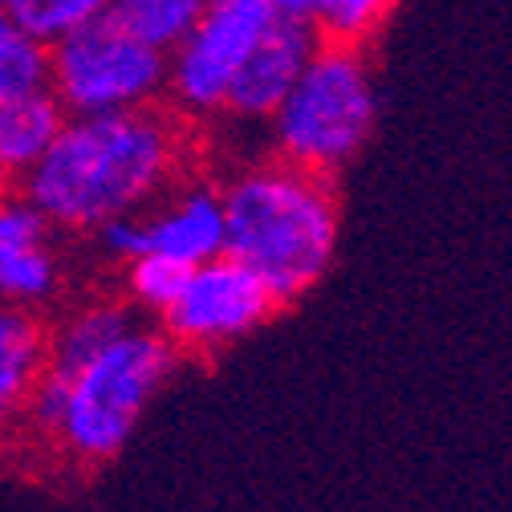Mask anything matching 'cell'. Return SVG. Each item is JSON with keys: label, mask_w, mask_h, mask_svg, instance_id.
Masks as SVG:
<instances>
[{"label": "cell", "mask_w": 512, "mask_h": 512, "mask_svg": "<svg viewBox=\"0 0 512 512\" xmlns=\"http://www.w3.org/2000/svg\"><path fill=\"white\" fill-rule=\"evenodd\" d=\"M179 126L155 106L70 114L49 151L21 175V196L53 228L94 232L102 220L139 212L179 167Z\"/></svg>", "instance_id": "1"}, {"label": "cell", "mask_w": 512, "mask_h": 512, "mask_svg": "<svg viewBox=\"0 0 512 512\" xmlns=\"http://www.w3.org/2000/svg\"><path fill=\"white\" fill-rule=\"evenodd\" d=\"M224 252L244 261L277 301L317 285L334 261L338 204L322 171L289 159L252 167L224 191Z\"/></svg>", "instance_id": "2"}, {"label": "cell", "mask_w": 512, "mask_h": 512, "mask_svg": "<svg viewBox=\"0 0 512 512\" xmlns=\"http://www.w3.org/2000/svg\"><path fill=\"white\" fill-rule=\"evenodd\" d=\"M281 159L309 171L346 167L378 122V90L362 45L317 41L305 70L269 114Z\"/></svg>", "instance_id": "3"}, {"label": "cell", "mask_w": 512, "mask_h": 512, "mask_svg": "<svg viewBox=\"0 0 512 512\" xmlns=\"http://www.w3.org/2000/svg\"><path fill=\"white\" fill-rule=\"evenodd\" d=\"M171 370L175 342L131 326L70 378L53 439L78 464L114 460L126 439L135 435L147 403L159 395Z\"/></svg>", "instance_id": "4"}, {"label": "cell", "mask_w": 512, "mask_h": 512, "mask_svg": "<svg viewBox=\"0 0 512 512\" xmlns=\"http://www.w3.org/2000/svg\"><path fill=\"white\" fill-rule=\"evenodd\" d=\"M49 90L66 114L155 106L167 94V53L102 13L49 45Z\"/></svg>", "instance_id": "5"}, {"label": "cell", "mask_w": 512, "mask_h": 512, "mask_svg": "<svg viewBox=\"0 0 512 512\" xmlns=\"http://www.w3.org/2000/svg\"><path fill=\"white\" fill-rule=\"evenodd\" d=\"M273 0H208L191 33L167 53V94L187 114L224 110L240 61L273 25Z\"/></svg>", "instance_id": "6"}, {"label": "cell", "mask_w": 512, "mask_h": 512, "mask_svg": "<svg viewBox=\"0 0 512 512\" xmlns=\"http://www.w3.org/2000/svg\"><path fill=\"white\" fill-rule=\"evenodd\" d=\"M281 301L244 261L220 252L204 265H191L179 297L163 309L167 338L179 346H224L252 334Z\"/></svg>", "instance_id": "7"}, {"label": "cell", "mask_w": 512, "mask_h": 512, "mask_svg": "<svg viewBox=\"0 0 512 512\" xmlns=\"http://www.w3.org/2000/svg\"><path fill=\"white\" fill-rule=\"evenodd\" d=\"M317 41L322 37H317L309 21L277 13L273 25L261 33V41L252 45V53L240 61V70L228 86V98H224V110L240 118H269L289 94V86L297 82V74L305 70Z\"/></svg>", "instance_id": "8"}, {"label": "cell", "mask_w": 512, "mask_h": 512, "mask_svg": "<svg viewBox=\"0 0 512 512\" xmlns=\"http://www.w3.org/2000/svg\"><path fill=\"white\" fill-rule=\"evenodd\" d=\"M49 220L25 196H0V305L33 309L57 289Z\"/></svg>", "instance_id": "9"}, {"label": "cell", "mask_w": 512, "mask_h": 512, "mask_svg": "<svg viewBox=\"0 0 512 512\" xmlns=\"http://www.w3.org/2000/svg\"><path fill=\"white\" fill-rule=\"evenodd\" d=\"M147 224V252L175 256L183 265H204L224 252V200L208 187H191Z\"/></svg>", "instance_id": "10"}, {"label": "cell", "mask_w": 512, "mask_h": 512, "mask_svg": "<svg viewBox=\"0 0 512 512\" xmlns=\"http://www.w3.org/2000/svg\"><path fill=\"white\" fill-rule=\"evenodd\" d=\"M66 106L53 98V90H33L0 102V175L21 179L57 139Z\"/></svg>", "instance_id": "11"}, {"label": "cell", "mask_w": 512, "mask_h": 512, "mask_svg": "<svg viewBox=\"0 0 512 512\" xmlns=\"http://www.w3.org/2000/svg\"><path fill=\"white\" fill-rule=\"evenodd\" d=\"M45 366V330L17 305H0V435L25 411V399Z\"/></svg>", "instance_id": "12"}, {"label": "cell", "mask_w": 512, "mask_h": 512, "mask_svg": "<svg viewBox=\"0 0 512 512\" xmlns=\"http://www.w3.org/2000/svg\"><path fill=\"white\" fill-rule=\"evenodd\" d=\"M131 326L135 322L122 305H90V309L74 313L53 338H45V366L41 370L70 382L90 358H98L118 334H126Z\"/></svg>", "instance_id": "13"}, {"label": "cell", "mask_w": 512, "mask_h": 512, "mask_svg": "<svg viewBox=\"0 0 512 512\" xmlns=\"http://www.w3.org/2000/svg\"><path fill=\"white\" fill-rule=\"evenodd\" d=\"M204 9L208 0H114L110 17L139 41L171 53L191 33V25L200 21Z\"/></svg>", "instance_id": "14"}, {"label": "cell", "mask_w": 512, "mask_h": 512, "mask_svg": "<svg viewBox=\"0 0 512 512\" xmlns=\"http://www.w3.org/2000/svg\"><path fill=\"white\" fill-rule=\"evenodd\" d=\"M33 90H49V45L0 9V102Z\"/></svg>", "instance_id": "15"}, {"label": "cell", "mask_w": 512, "mask_h": 512, "mask_svg": "<svg viewBox=\"0 0 512 512\" xmlns=\"http://www.w3.org/2000/svg\"><path fill=\"white\" fill-rule=\"evenodd\" d=\"M110 5L114 0H0V9L45 45H53L70 29L110 13Z\"/></svg>", "instance_id": "16"}, {"label": "cell", "mask_w": 512, "mask_h": 512, "mask_svg": "<svg viewBox=\"0 0 512 512\" xmlns=\"http://www.w3.org/2000/svg\"><path fill=\"white\" fill-rule=\"evenodd\" d=\"M395 5L399 0H317L313 29H317L322 41L366 45L382 25H387Z\"/></svg>", "instance_id": "17"}, {"label": "cell", "mask_w": 512, "mask_h": 512, "mask_svg": "<svg viewBox=\"0 0 512 512\" xmlns=\"http://www.w3.org/2000/svg\"><path fill=\"white\" fill-rule=\"evenodd\" d=\"M187 273H191V265L175 261V256L143 252V256H135V261H131V293H135V301H139V305H147V309H159V313H163V309L179 297V289H183Z\"/></svg>", "instance_id": "18"}, {"label": "cell", "mask_w": 512, "mask_h": 512, "mask_svg": "<svg viewBox=\"0 0 512 512\" xmlns=\"http://www.w3.org/2000/svg\"><path fill=\"white\" fill-rule=\"evenodd\" d=\"M98 240L110 256H118V261H135V256L147 252V224L139 212H122V216H110L102 220L98 228Z\"/></svg>", "instance_id": "19"}, {"label": "cell", "mask_w": 512, "mask_h": 512, "mask_svg": "<svg viewBox=\"0 0 512 512\" xmlns=\"http://www.w3.org/2000/svg\"><path fill=\"white\" fill-rule=\"evenodd\" d=\"M273 9H277L281 17H297V21H309V25H313L317 0H273Z\"/></svg>", "instance_id": "20"}, {"label": "cell", "mask_w": 512, "mask_h": 512, "mask_svg": "<svg viewBox=\"0 0 512 512\" xmlns=\"http://www.w3.org/2000/svg\"><path fill=\"white\" fill-rule=\"evenodd\" d=\"M0 183H5V175H0Z\"/></svg>", "instance_id": "21"}]
</instances>
